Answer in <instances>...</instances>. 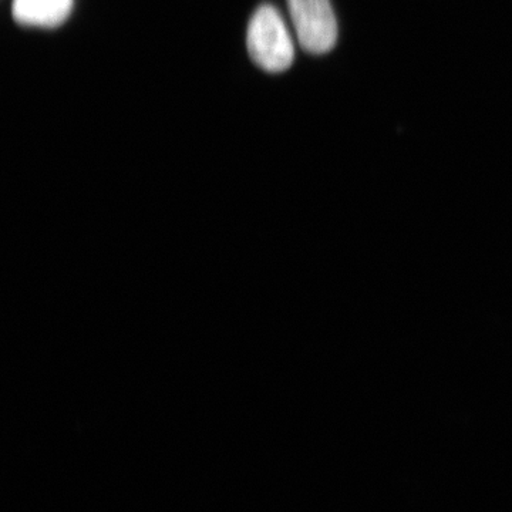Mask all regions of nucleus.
Segmentation results:
<instances>
[{
    "instance_id": "7ed1b4c3",
    "label": "nucleus",
    "mask_w": 512,
    "mask_h": 512,
    "mask_svg": "<svg viewBox=\"0 0 512 512\" xmlns=\"http://www.w3.org/2000/svg\"><path fill=\"white\" fill-rule=\"evenodd\" d=\"M74 0H13V18L19 25L52 29L63 25L72 13Z\"/></svg>"
},
{
    "instance_id": "f257e3e1",
    "label": "nucleus",
    "mask_w": 512,
    "mask_h": 512,
    "mask_svg": "<svg viewBox=\"0 0 512 512\" xmlns=\"http://www.w3.org/2000/svg\"><path fill=\"white\" fill-rule=\"evenodd\" d=\"M249 56L256 66L269 73H282L295 60V45L284 18L274 6H261L247 32Z\"/></svg>"
},
{
    "instance_id": "f03ea898",
    "label": "nucleus",
    "mask_w": 512,
    "mask_h": 512,
    "mask_svg": "<svg viewBox=\"0 0 512 512\" xmlns=\"http://www.w3.org/2000/svg\"><path fill=\"white\" fill-rule=\"evenodd\" d=\"M289 13L305 52L325 55L338 42V22L330 0H288Z\"/></svg>"
}]
</instances>
